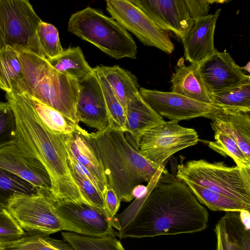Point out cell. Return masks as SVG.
Instances as JSON below:
<instances>
[{
	"label": "cell",
	"instance_id": "obj_18",
	"mask_svg": "<svg viewBox=\"0 0 250 250\" xmlns=\"http://www.w3.org/2000/svg\"><path fill=\"white\" fill-rule=\"evenodd\" d=\"M208 118L212 121L210 125L214 132L230 135L250 159V113L227 110L217 106Z\"/></svg>",
	"mask_w": 250,
	"mask_h": 250
},
{
	"label": "cell",
	"instance_id": "obj_26",
	"mask_svg": "<svg viewBox=\"0 0 250 250\" xmlns=\"http://www.w3.org/2000/svg\"><path fill=\"white\" fill-rule=\"evenodd\" d=\"M32 106L43 125L53 133L66 135L71 133L79 125L58 111L42 103L30 95L22 93Z\"/></svg>",
	"mask_w": 250,
	"mask_h": 250
},
{
	"label": "cell",
	"instance_id": "obj_42",
	"mask_svg": "<svg viewBox=\"0 0 250 250\" xmlns=\"http://www.w3.org/2000/svg\"><path fill=\"white\" fill-rule=\"evenodd\" d=\"M105 209L109 217L113 219L117 214L121 202L116 191L107 188L104 195Z\"/></svg>",
	"mask_w": 250,
	"mask_h": 250
},
{
	"label": "cell",
	"instance_id": "obj_40",
	"mask_svg": "<svg viewBox=\"0 0 250 250\" xmlns=\"http://www.w3.org/2000/svg\"><path fill=\"white\" fill-rule=\"evenodd\" d=\"M214 230L216 236V250H240L234 241L228 235L220 220L216 224Z\"/></svg>",
	"mask_w": 250,
	"mask_h": 250
},
{
	"label": "cell",
	"instance_id": "obj_32",
	"mask_svg": "<svg viewBox=\"0 0 250 250\" xmlns=\"http://www.w3.org/2000/svg\"><path fill=\"white\" fill-rule=\"evenodd\" d=\"M93 71L101 85L104 96L109 116L108 126L125 132L126 116L122 106L101 71L97 66L93 68Z\"/></svg>",
	"mask_w": 250,
	"mask_h": 250
},
{
	"label": "cell",
	"instance_id": "obj_30",
	"mask_svg": "<svg viewBox=\"0 0 250 250\" xmlns=\"http://www.w3.org/2000/svg\"><path fill=\"white\" fill-rule=\"evenodd\" d=\"M62 235L75 250H125L114 236L92 237L69 231H62Z\"/></svg>",
	"mask_w": 250,
	"mask_h": 250
},
{
	"label": "cell",
	"instance_id": "obj_21",
	"mask_svg": "<svg viewBox=\"0 0 250 250\" xmlns=\"http://www.w3.org/2000/svg\"><path fill=\"white\" fill-rule=\"evenodd\" d=\"M68 152L87 168L107 188L108 182L101 160L91 143L88 132L78 125L73 131L63 135Z\"/></svg>",
	"mask_w": 250,
	"mask_h": 250
},
{
	"label": "cell",
	"instance_id": "obj_19",
	"mask_svg": "<svg viewBox=\"0 0 250 250\" xmlns=\"http://www.w3.org/2000/svg\"><path fill=\"white\" fill-rule=\"evenodd\" d=\"M200 63L186 65L184 57L180 58L171 77V92L202 103L212 104L200 74Z\"/></svg>",
	"mask_w": 250,
	"mask_h": 250
},
{
	"label": "cell",
	"instance_id": "obj_10",
	"mask_svg": "<svg viewBox=\"0 0 250 250\" xmlns=\"http://www.w3.org/2000/svg\"><path fill=\"white\" fill-rule=\"evenodd\" d=\"M106 10L125 30L134 34L145 45L171 54L174 45L168 32L158 27L131 0H107Z\"/></svg>",
	"mask_w": 250,
	"mask_h": 250
},
{
	"label": "cell",
	"instance_id": "obj_29",
	"mask_svg": "<svg viewBox=\"0 0 250 250\" xmlns=\"http://www.w3.org/2000/svg\"><path fill=\"white\" fill-rule=\"evenodd\" d=\"M3 250H75L64 240L42 233L26 232L21 239L5 246Z\"/></svg>",
	"mask_w": 250,
	"mask_h": 250
},
{
	"label": "cell",
	"instance_id": "obj_12",
	"mask_svg": "<svg viewBox=\"0 0 250 250\" xmlns=\"http://www.w3.org/2000/svg\"><path fill=\"white\" fill-rule=\"evenodd\" d=\"M143 100L160 116L178 122L203 117L208 118L216 109L213 104L202 103L172 92L139 89Z\"/></svg>",
	"mask_w": 250,
	"mask_h": 250
},
{
	"label": "cell",
	"instance_id": "obj_15",
	"mask_svg": "<svg viewBox=\"0 0 250 250\" xmlns=\"http://www.w3.org/2000/svg\"><path fill=\"white\" fill-rule=\"evenodd\" d=\"M0 167L12 172L50 195L52 183L45 167L39 160L25 154L15 144L0 148Z\"/></svg>",
	"mask_w": 250,
	"mask_h": 250
},
{
	"label": "cell",
	"instance_id": "obj_46",
	"mask_svg": "<svg viewBox=\"0 0 250 250\" xmlns=\"http://www.w3.org/2000/svg\"><path fill=\"white\" fill-rule=\"evenodd\" d=\"M5 247V246L0 244V250H3Z\"/></svg>",
	"mask_w": 250,
	"mask_h": 250
},
{
	"label": "cell",
	"instance_id": "obj_36",
	"mask_svg": "<svg viewBox=\"0 0 250 250\" xmlns=\"http://www.w3.org/2000/svg\"><path fill=\"white\" fill-rule=\"evenodd\" d=\"M25 233L5 208L0 211V244L5 246L16 242Z\"/></svg>",
	"mask_w": 250,
	"mask_h": 250
},
{
	"label": "cell",
	"instance_id": "obj_7",
	"mask_svg": "<svg viewBox=\"0 0 250 250\" xmlns=\"http://www.w3.org/2000/svg\"><path fill=\"white\" fill-rule=\"evenodd\" d=\"M5 208L27 232L49 235L62 230L55 203L42 189L32 194L15 196Z\"/></svg>",
	"mask_w": 250,
	"mask_h": 250
},
{
	"label": "cell",
	"instance_id": "obj_14",
	"mask_svg": "<svg viewBox=\"0 0 250 250\" xmlns=\"http://www.w3.org/2000/svg\"><path fill=\"white\" fill-rule=\"evenodd\" d=\"M200 72L206 88L210 94L250 82L229 52L216 51L200 63Z\"/></svg>",
	"mask_w": 250,
	"mask_h": 250
},
{
	"label": "cell",
	"instance_id": "obj_6",
	"mask_svg": "<svg viewBox=\"0 0 250 250\" xmlns=\"http://www.w3.org/2000/svg\"><path fill=\"white\" fill-rule=\"evenodd\" d=\"M42 21L28 0H0V49L18 45L44 58L36 34Z\"/></svg>",
	"mask_w": 250,
	"mask_h": 250
},
{
	"label": "cell",
	"instance_id": "obj_23",
	"mask_svg": "<svg viewBox=\"0 0 250 250\" xmlns=\"http://www.w3.org/2000/svg\"><path fill=\"white\" fill-rule=\"evenodd\" d=\"M125 112L129 100L139 93L137 78L118 65L97 66Z\"/></svg>",
	"mask_w": 250,
	"mask_h": 250
},
{
	"label": "cell",
	"instance_id": "obj_31",
	"mask_svg": "<svg viewBox=\"0 0 250 250\" xmlns=\"http://www.w3.org/2000/svg\"><path fill=\"white\" fill-rule=\"evenodd\" d=\"M38 189L20 177L0 167V205L4 208L15 196L36 193Z\"/></svg>",
	"mask_w": 250,
	"mask_h": 250
},
{
	"label": "cell",
	"instance_id": "obj_8",
	"mask_svg": "<svg viewBox=\"0 0 250 250\" xmlns=\"http://www.w3.org/2000/svg\"><path fill=\"white\" fill-rule=\"evenodd\" d=\"M175 120L166 121L146 131L137 144L140 153L160 167L171 155L199 141L197 131L180 125Z\"/></svg>",
	"mask_w": 250,
	"mask_h": 250
},
{
	"label": "cell",
	"instance_id": "obj_9",
	"mask_svg": "<svg viewBox=\"0 0 250 250\" xmlns=\"http://www.w3.org/2000/svg\"><path fill=\"white\" fill-rule=\"evenodd\" d=\"M88 136L102 164L107 179V188L114 189L121 201H131L133 199V188L143 182L117 149L108 127L103 130L88 132Z\"/></svg>",
	"mask_w": 250,
	"mask_h": 250
},
{
	"label": "cell",
	"instance_id": "obj_35",
	"mask_svg": "<svg viewBox=\"0 0 250 250\" xmlns=\"http://www.w3.org/2000/svg\"><path fill=\"white\" fill-rule=\"evenodd\" d=\"M228 235L232 239L240 250H250V229L242 223L239 212H228L220 218Z\"/></svg>",
	"mask_w": 250,
	"mask_h": 250
},
{
	"label": "cell",
	"instance_id": "obj_28",
	"mask_svg": "<svg viewBox=\"0 0 250 250\" xmlns=\"http://www.w3.org/2000/svg\"><path fill=\"white\" fill-rule=\"evenodd\" d=\"M23 78L21 64L16 50L7 45L0 49V88L13 91Z\"/></svg>",
	"mask_w": 250,
	"mask_h": 250
},
{
	"label": "cell",
	"instance_id": "obj_20",
	"mask_svg": "<svg viewBox=\"0 0 250 250\" xmlns=\"http://www.w3.org/2000/svg\"><path fill=\"white\" fill-rule=\"evenodd\" d=\"M110 137L117 149L124 157L132 171L142 180L149 183L155 180L160 174L167 170L145 158L130 136L129 141L125 132L108 126Z\"/></svg>",
	"mask_w": 250,
	"mask_h": 250
},
{
	"label": "cell",
	"instance_id": "obj_33",
	"mask_svg": "<svg viewBox=\"0 0 250 250\" xmlns=\"http://www.w3.org/2000/svg\"><path fill=\"white\" fill-rule=\"evenodd\" d=\"M214 138V141L208 142L209 147L224 156L231 157L237 166L250 169V159L241 150L233 138L228 134L216 132Z\"/></svg>",
	"mask_w": 250,
	"mask_h": 250
},
{
	"label": "cell",
	"instance_id": "obj_11",
	"mask_svg": "<svg viewBox=\"0 0 250 250\" xmlns=\"http://www.w3.org/2000/svg\"><path fill=\"white\" fill-rule=\"evenodd\" d=\"M62 230L76 234L100 237H116L112 219L105 209L84 202L62 201L55 203Z\"/></svg>",
	"mask_w": 250,
	"mask_h": 250
},
{
	"label": "cell",
	"instance_id": "obj_25",
	"mask_svg": "<svg viewBox=\"0 0 250 250\" xmlns=\"http://www.w3.org/2000/svg\"><path fill=\"white\" fill-rule=\"evenodd\" d=\"M183 182V181H182ZM200 203L213 211L240 212L250 211V205L217 193L199 185L185 182Z\"/></svg>",
	"mask_w": 250,
	"mask_h": 250
},
{
	"label": "cell",
	"instance_id": "obj_3",
	"mask_svg": "<svg viewBox=\"0 0 250 250\" xmlns=\"http://www.w3.org/2000/svg\"><path fill=\"white\" fill-rule=\"evenodd\" d=\"M23 78L16 92L25 93L58 111L77 124L79 83L54 69L47 60L28 55L20 60Z\"/></svg>",
	"mask_w": 250,
	"mask_h": 250
},
{
	"label": "cell",
	"instance_id": "obj_37",
	"mask_svg": "<svg viewBox=\"0 0 250 250\" xmlns=\"http://www.w3.org/2000/svg\"><path fill=\"white\" fill-rule=\"evenodd\" d=\"M16 119L8 102H0V148L14 143Z\"/></svg>",
	"mask_w": 250,
	"mask_h": 250
},
{
	"label": "cell",
	"instance_id": "obj_2",
	"mask_svg": "<svg viewBox=\"0 0 250 250\" xmlns=\"http://www.w3.org/2000/svg\"><path fill=\"white\" fill-rule=\"evenodd\" d=\"M5 98L16 119L14 144L45 167L51 179L53 195L65 196L75 192L77 186L68 166L63 135L53 133L43 125L23 94L6 92Z\"/></svg>",
	"mask_w": 250,
	"mask_h": 250
},
{
	"label": "cell",
	"instance_id": "obj_1",
	"mask_svg": "<svg viewBox=\"0 0 250 250\" xmlns=\"http://www.w3.org/2000/svg\"><path fill=\"white\" fill-rule=\"evenodd\" d=\"M208 222L206 208L185 183L166 170L116 236L142 238L192 233L205 229Z\"/></svg>",
	"mask_w": 250,
	"mask_h": 250
},
{
	"label": "cell",
	"instance_id": "obj_24",
	"mask_svg": "<svg viewBox=\"0 0 250 250\" xmlns=\"http://www.w3.org/2000/svg\"><path fill=\"white\" fill-rule=\"evenodd\" d=\"M47 60L54 69L79 83L88 79L94 73L93 68L86 61L79 46L63 50L57 57Z\"/></svg>",
	"mask_w": 250,
	"mask_h": 250
},
{
	"label": "cell",
	"instance_id": "obj_47",
	"mask_svg": "<svg viewBox=\"0 0 250 250\" xmlns=\"http://www.w3.org/2000/svg\"><path fill=\"white\" fill-rule=\"evenodd\" d=\"M4 208L2 206H1V205H0V211L2 209H3Z\"/></svg>",
	"mask_w": 250,
	"mask_h": 250
},
{
	"label": "cell",
	"instance_id": "obj_17",
	"mask_svg": "<svg viewBox=\"0 0 250 250\" xmlns=\"http://www.w3.org/2000/svg\"><path fill=\"white\" fill-rule=\"evenodd\" d=\"M221 9L194 21L182 41L184 57L190 63H200L217 50L214 44L216 23Z\"/></svg>",
	"mask_w": 250,
	"mask_h": 250
},
{
	"label": "cell",
	"instance_id": "obj_34",
	"mask_svg": "<svg viewBox=\"0 0 250 250\" xmlns=\"http://www.w3.org/2000/svg\"><path fill=\"white\" fill-rule=\"evenodd\" d=\"M36 34L46 60L54 58L63 51L58 30L53 25L42 21L37 26Z\"/></svg>",
	"mask_w": 250,
	"mask_h": 250
},
{
	"label": "cell",
	"instance_id": "obj_27",
	"mask_svg": "<svg viewBox=\"0 0 250 250\" xmlns=\"http://www.w3.org/2000/svg\"><path fill=\"white\" fill-rule=\"evenodd\" d=\"M212 104L223 109L250 112V82L210 94Z\"/></svg>",
	"mask_w": 250,
	"mask_h": 250
},
{
	"label": "cell",
	"instance_id": "obj_44",
	"mask_svg": "<svg viewBox=\"0 0 250 250\" xmlns=\"http://www.w3.org/2000/svg\"><path fill=\"white\" fill-rule=\"evenodd\" d=\"M240 219L247 229H250V211L243 210L239 212Z\"/></svg>",
	"mask_w": 250,
	"mask_h": 250
},
{
	"label": "cell",
	"instance_id": "obj_43",
	"mask_svg": "<svg viewBox=\"0 0 250 250\" xmlns=\"http://www.w3.org/2000/svg\"><path fill=\"white\" fill-rule=\"evenodd\" d=\"M147 188L141 184L135 186L132 191L133 198L138 200L145 199L147 194Z\"/></svg>",
	"mask_w": 250,
	"mask_h": 250
},
{
	"label": "cell",
	"instance_id": "obj_22",
	"mask_svg": "<svg viewBox=\"0 0 250 250\" xmlns=\"http://www.w3.org/2000/svg\"><path fill=\"white\" fill-rule=\"evenodd\" d=\"M125 114V132L129 133L137 146L146 131L166 122L143 100L140 93L129 100Z\"/></svg>",
	"mask_w": 250,
	"mask_h": 250
},
{
	"label": "cell",
	"instance_id": "obj_39",
	"mask_svg": "<svg viewBox=\"0 0 250 250\" xmlns=\"http://www.w3.org/2000/svg\"><path fill=\"white\" fill-rule=\"evenodd\" d=\"M68 164L81 176L88 180L104 195L107 187L87 168L75 160L68 152Z\"/></svg>",
	"mask_w": 250,
	"mask_h": 250
},
{
	"label": "cell",
	"instance_id": "obj_45",
	"mask_svg": "<svg viewBox=\"0 0 250 250\" xmlns=\"http://www.w3.org/2000/svg\"><path fill=\"white\" fill-rule=\"evenodd\" d=\"M250 62H248V63L246 65H245L244 67H241V69L244 71H247L248 72L250 73Z\"/></svg>",
	"mask_w": 250,
	"mask_h": 250
},
{
	"label": "cell",
	"instance_id": "obj_41",
	"mask_svg": "<svg viewBox=\"0 0 250 250\" xmlns=\"http://www.w3.org/2000/svg\"><path fill=\"white\" fill-rule=\"evenodd\" d=\"M215 2L208 0H187L191 19L195 21L208 16L210 5Z\"/></svg>",
	"mask_w": 250,
	"mask_h": 250
},
{
	"label": "cell",
	"instance_id": "obj_4",
	"mask_svg": "<svg viewBox=\"0 0 250 250\" xmlns=\"http://www.w3.org/2000/svg\"><path fill=\"white\" fill-rule=\"evenodd\" d=\"M67 30L114 58H136V44L126 30L96 9L88 7L72 14Z\"/></svg>",
	"mask_w": 250,
	"mask_h": 250
},
{
	"label": "cell",
	"instance_id": "obj_38",
	"mask_svg": "<svg viewBox=\"0 0 250 250\" xmlns=\"http://www.w3.org/2000/svg\"><path fill=\"white\" fill-rule=\"evenodd\" d=\"M68 166L72 178L85 201L89 205L105 209L104 196L100 191L88 180L79 174L69 164Z\"/></svg>",
	"mask_w": 250,
	"mask_h": 250
},
{
	"label": "cell",
	"instance_id": "obj_16",
	"mask_svg": "<svg viewBox=\"0 0 250 250\" xmlns=\"http://www.w3.org/2000/svg\"><path fill=\"white\" fill-rule=\"evenodd\" d=\"M79 84L76 106L79 123L82 122L97 131L105 129L109 125V116L103 92L94 72Z\"/></svg>",
	"mask_w": 250,
	"mask_h": 250
},
{
	"label": "cell",
	"instance_id": "obj_13",
	"mask_svg": "<svg viewBox=\"0 0 250 250\" xmlns=\"http://www.w3.org/2000/svg\"><path fill=\"white\" fill-rule=\"evenodd\" d=\"M162 30L171 31L182 40L193 21L187 0H131Z\"/></svg>",
	"mask_w": 250,
	"mask_h": 250
},
{
	"label": "cell",
	"instance_id": "obj_5",
	"mask_svg": "<svg viewBox=\"0 0 250 250\" xmlns=\"http://www.w3.org/2000/svg\"><path fill=\"white\" fill-rule=\"evenodd\" d=\"M176 177L250 205V169L203 159L178 165Z\"/></svg>",
	"mask_w": 250,
	"mask_h": 250
}]
</instances>
